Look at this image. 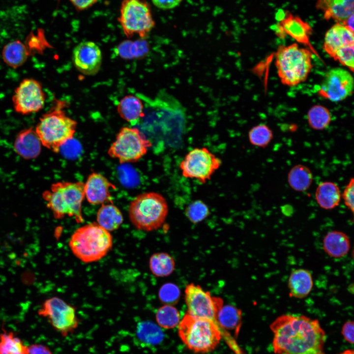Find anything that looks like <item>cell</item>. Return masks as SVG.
Returning a JSON list of instances; mask_svg holds the SVG:
<instances>
[{
	"label": "cell",
	"mask_w": 354,
	"mask_h": 354,
	"mask_svg": "<svg viewBox=\"0 0 354 354\" xmlns=\"http://www.w3.org/2000/svg\"><path fill=\"white\" fill-rule=\"evenodd\" d=\"M116 187L99 173H92L84 183L85 196L91 204L112 203L110 189Z\"/></svg>",
	"instance_id": "17"
},
{
	"label": "cell",
	"mask_w": 354,
	"mask_h": 354,
	"mask_svg": "<svg viewBox=\"0 0 354 354\" xmlns=\"http://www.w3.org/2000/svg\"><path fill=\"white\" fill-rule=\"evenodd\" d=\"M149 51L148 42L143 39L132 42L130 47L132 58L142 57L145 56Z\"/></svg>",
	"instance_id": "39"
},
{
	"label": "cell",
	"mask_w": 354,
	"mask_h": 354,
	"mask_svg": "<svg viewBox=\"0 0 354 354\" xmlns=\"http://www.w3.org/2000/svg\"><path fill=\"white\" fill-rule=\"evenodd\" d=\"M45 98L40 83L33 79L27 78L15 89L12 102L16 112L27 115L41 110Z\"/></svg>",
	"instance_id": "13"
},
{
	"label": "cell",
	"mask_w": 354,
	"mask_h": 354,
	"mask_svg": "<svg viewBox=\"0 0 354 354\" xmlns=\"http://www.w3.org/2000/svg\"><path fill=\"white\" fill-rule=\"evenodd\" d=\"M339 354H354V353L352 350H347Z\"/></svg>",
	"instance_id": "47"
},
{
	"label": "cell",
	"mask_w": 354,
	"mask_h": 354,
	"mask_svg": "<svg viewBox=\"0 0 354 354\" xmlns=\"http://www.w3.org/2000/svg\"><path fill=\"white\" fill-rule=\"evenodd\" d=\"M354 78L345 69L336 67L325 75L318 89L319 94L332 102H339L350 96L353 91Z\"/></svg>",
	"instance_id": "14"
},
{
	"label": "cell",
	"mask_w": 354,
	"mask_h": 354,
	"mask_svg": "<svg viewBox=\"0 0 354 354\" xmlns=\"http://www.w3.org/2000/svg\"><path fill=\"white\" fill-rule=\"evenodd\" d=\"M341 198L343 200L345 205L351 211L352 213L354 212V179L352 177L345 186Z\"/></svg>",
	"instance_id": "38"
},
{
	"label": "cell",
	"mask_w": 354,
	"mask_h": 354,
	"mask_svg": "<svg viewBox=\"0 0 354 354\" xmlns=\"http://www.w3.org/2000/svg\"><path fill=\"white\" fill-rule=\"evenodd\" d=\"M151 146L150 141L138 128L124 127L118 133L108 154L120 163H133L145 155Z\"/></svg>",
	"instance_id": "9"
},
{
	"label": "cell",
	"mask_w": 354,
	"mask_h": 354,
	"mask_svg": "<svg viewBox=\"0 0 354 354\" xmlns=\"http://www.w3.org/2000/svg\"><path fill=\"white\" fill-rule=\"evenodd\" d=\"M28 347L13 332L0 333V354H27Z\"/></svg>",
	"instance_id": "31"
},
{
	"label": "cell",
	"mask_w": 354,
	"mask_h": 354,
	"mask_svg": "<svg viewBox=\"0 0 354 354\" xmlns=\"http://www.w3.org/2000/svg\"><path fill=\"white\" fill-rule=\"evenodd\" d=\"M151 1L157 8L163 10H168L178 6L182 0H151Z\"/></svg>",
	"instance_id": "41"
},
{
	"label": "cell",
	"mask_w": 354,
	"mask_h": 354,
	"mask_svg": "<svg viewBox=\"0 0 354 354\" xmlns=\"http://www.w3.org/2000/svg\"><path fill=\"white\" fill-rule=\"evenodd\" d=\"M65 106L63 101L57 100L39 118L35 129L42 145L56 153L73 139L77 127V122L66 115Z\"/></svg>",
	"instance_id": "2"
},
{
	"label": "cell",
	"mask_w": 354,
	"mask_h": 354,
	"mask_svg": "<svg viewBox=\"0 0 354 354\" xmlns=\"http://www.w3.org/2000/svg\"><path fill=\"white\" fill-rule=\"evenodd\" d=\"M222 161L205 147L190 150L179 164L183 176L202 183L209 180L220 167Z\"/></svg>",
	"instance_id": "10"
},
{
	"label": "cell",
	"mask_w": 354,
	"mask_h": 354,
	"mask_svg": "<svg viewBox=\"0 0 354 354\" xmlns=\"http://www.w3.org/2000/svg\"><path fill=\"white\" fill-rule=\"evenodd\" d=\"M315 198L318 205L325 210L332 209L340 204L341 193L338 185L332 181L320 183L315 191Z\"/></svg>",
	"instance_id": "24"
},
{
	"label": "cell",
	"mask_w": 354,
	"mask_h": 354,
	"mask_svg": "<svg viewBox=\"0 0 354 354\" xmlns=\"http://www.w3.org/2000/svg\"><path fill=\"white\" fill-rule=\"evenodd\" d=\"M30 55L28 46L18 40L7 43L2 51V57L4 62L14 68L23 65Z\"/></svg>",
	"instance_id": "26"
},
{
	"label": "cell",
	"mask_w": 354,
	"mask_h": 354,
	"mask_svg": "<svg viewBox=\"0 0 354 354\" xmlns=\"http://www.w3.org/2000/svg\"><path fill=\"white\" fill-rule=\"evenodd\" d=\"M97 224L107 231L118 229L123 222L121 211L112 204H102L97 213Z\"/></svg>",
	"instance_id": "28"
},
{
	"label": "cell",
	"mask_w": 354,
	"mask_h": 354,
	"mask_svg": "<svg viewBox=\"0 0 354 354\" xmlns=\"http://www.w3.org/2000/svg\"><path fill=\"white\" fill-rule=\"evenodd\" d=\"M352 45H354V32L342 24L337 23L326 32L323 48L333 58L338 50Z\"/></svg>",
	"instance_id": "19"
},
{
	"label": "cell",
	"mask_w": 354,
	"mask_h": 354,
	"mask_svg": "<svg viewBox=\"0 0 354 354\" xmlns=\"http://www.w3.org/2000/svg\"><path fill=\"white\" fill-rule=\"evenodd\" d=\"M313 52L296 43L280 46L275 53V65L281 83L289 87L304 82L312 68Z\"/></svg>",
	"instance_id": "5"
},
{
	"label": "cell",
	"mask_w": 354,
	"mask_h": 354,
	"mask_svg": "<svg viewBox=\"0 0 354 354\" xmlns=\"http://www.w3.org/2000/svg\"><path fill=\"white\" fill-rule=\"evenodd\" d=\"M78 10L87 9L94 5L98 0H69Z\"/></svg>",
	"instance_id": "44"
},
{
	"label": "cell",
	"mask_w": 354,
	"mask_h": 354,
	"mask_svg": "<svg viewBox=\"0 0 354 354\" xmlns=\"http://www.w3.org/2000/svg\"><path fill=\"white\" fill-rule=\"evenodd\" d=\"M313 177L311 170L306 166L297 164L289 171L287 181L290 187L297 192L307 190L313 182Z\"/></svg>",
	"instance_id": "27"
},
{
	"label": "cell",
	"mask_w": 354,
	"mask_h": 354,
	"mask_svg": "<svg viewBox=\"0 0 354 354\" xmlns=\"http://www.w3.org/2000/svg\"><path fill=\"white\" fill-rule=\"evenodd\" d=\"M275 354H325L326 334L318 320L286 314L270 324Z\"/></svg>",
	"instance_id": "1"
},
{
	"label": "cell",
	"mask_w": 354,
	"mask_h": 354,
	"mask_svg": "<svg viewBox=\"0 0 354 354\" xmlns=\"http://www.w3.org/2000/svg\"><path fill=\"white\" fill-rule=\"evenodd\" d=\"M185 300L188 314L213 322L219 327L222 338L225 337V333L216 321L218 312L223 304L221 298L211 296L208 292L205 291L200 286L191 283L185 288Z\"/></svg>",
	"instance_id": "11"
},
{
	"label": "cell",
	"mask_w": 354,
	"mask_h": 354,
	"mask_svg": "<svg viewBox=\"0 0 354 354\" xmlns=\"http://www.w3.org/2000/svg\"><path fill=\"white\" fill-rule=\"evenodd\" d=\"M72 59L76 68L86 75H94L99 70L102 56L94 42L86 41L79 43L73 51Z\"/></svg>",
	"instance_id": "15"
},
{
	"label": "cell",
	"mask_w": 354,
	"mask_h": 354,
	"mask_svg": "<svg viewBox=\"0 0 354 354\" xmlns=\"http://www.w3.org/2000/svg\"><path fill=\"white\" fill-rule=\"evenodd\" d=\"M41 142L32 127L21 131L14 142V149L21 157L27 160L37 157L41 150Z\"/></svg>",
	"instance_id": "18"
},
{
	"label": "cell",
	"mask_w": 354,
	"mask_h": 354,
	"mask_svg": "<svg viewBox=\"0 0 354 354\" xmlns=\"http://www.w3.org/2000/svg\"><path fill=\"white\" fill-rule=\"evenodd\" d=\"M316 7L324 12L326 20L341 23L354 14V0H318Z\"/></svg>",
	"instance_id": "21"
},
{
	"label": "cell",
	"mask_w": 354,
	"mask_h": 354,
	"mask_svg": "<svg viewBox=\"0 0 354 354\" xmlns=\"http://www.w3.org/2000/svg\"><path fill=\"white\" fill-rule=\"evenodd\" d=\"M273 138L272 130L266 124H259L253 127L249 131L248 139L251 145L265 148Z\"/></svg>",
	"instance_id": "33"
},
{
	"label": "cell",
	"mask_w": 354,
	"mask_h": 354,
	"mask_svg": "<svg viewBox=\"0 0 354 354\" xmlns=\"http://www.w3.org/2000/svg\"><path fill=\"white\" fill-rule=\"evenodd\" d=\"M332 58L353 72L354 68V45L338 50Z\"/></svg>",
	"instance_id": "37"
},
{
	"label": "cell",
	"mask_w": 354,
	"mask_h": 354,
	"mask_svg": "<svg viewBox=\"0 0 354 354\" xmlns=\"http://www.w3.org/2000/svg\"><path fill=\"white\" fill-rule=\"evenodd\" d=\"M149 268L151 272L158 277L170 275L175 268L173 258L166 253L159 252L153 254L149 259Z\"/></svg>",
	"instance_id": "30"
},
{
	"label": "cell",
	"mask_w": 354,
	"mask_h": 354,
	"mask_svg": "<svg viewBox=\"0 0 354 354\" xmlns=\"http://www.w3.org/2000/svg\"><path fill=\"white\" fill-rule=\"evenodd\" d=\"M286 11L279 9L276 14L275 18L279 22L282 21L285 17Z\"/></svg>",
	"instance_id": "46"
},
{
	"label": "cell",
	"mask_w": 354,
	"mask_h": 354,
	"mask_svg": "<svg viewBox=\"0 0 354 354\" xmlns=\"http://www.w3.org/2000/svg\"><path fill=\"white\" fill-rule=\"evenodd\" d=\"M136 336L139 341L147 346L157 345L164 338L161 329L150 321H143L138 324Z\"/></svg>",
	"instance_id": "29"
},
{
	"label": "cell",
	"mask_w": 354,
	"mask_h": 354,
	"mask_svg": "<svg viewBox=\"0 0 354 354\" xmlns=\"http://www.w3.org/2000/svg\"><path fill=\"white\" fill-rule=\"evenodd\" d=\"M85 197L84 183L60 181L52 184L44 191L42 198L56 219L73 217L78 223L83 222L82 202Z\"/></svg>",
	"instance_id": "3"
},
{
	"label": "cell",
	"mask_w": 354,
	"mask_h": 354,
	"mask_svg": "<svg viewBox=\"0 0 354 354\" xmlns=\"http://www.w3.org/2000/svg\"><path fill=\"white\" fill-rule=\"evenodd\" d=\"M118 21L128 37L146 38L155 25L149 4L144 0H123Z\"/></svg>",
	"instance_id": "8"
},
{
	"label": "cell",
	"mask_w": 354,
	"mask_h": 354,
	"mask_svg": "<svg viewBox=\"0 0 354 354\" xmlns=\"http://www.w3.org/2000/svg\"><path fill=\"white\" fill-rule=\"evenodd\" d=\"M117 107L120 116L131 125L138 124L144 117V106L138 96H125L119 101Z\"/></svg>",
	"instance_id": "25"
},
{
	"label": "cell",
	"mask_w": 354,
	"mask_h": 354,
	"mask_svg": "<svg viewBox=\"0 0 354 354\" xmlns=\"http://www.w3.org/2000/svg\"><path fill=\"white\" fill-rule=\"evenodd\" d=\"M354 15L353 14L341 23L353 32H354Z\"/></svg>",
	"instance_id": "45"
},
{
	"label": "cell",
	"mask_w": 354,
	"mask_h": 354,
	"mask_svg": "<svg viewBox=\"0 0 354 354\" xmlns=\"http://www.w3.org/2000/svg\"><path fill=\"white\" fill-rule=\"evenodd\" d=\"M324 251L329 256L341 258L349 252L351 243L348 236L344 232L333 230L327 233L323 240Z\"/></svg>",
	"instance_id": "23"
},
{
	"label": "cell",
	"mask_w": 354,
	"mask_h": 354,
	"mask_svg": "<svg viewBox=\"0 0 354 354\" xmlns=\"http://www.w3.org/2000/svg\"><path fill=\"white\" fill-rule=\"evenodd\" d=\"M354 322L348 321L344 323L342 328V334L346 341L353 344L354 340Z\"/></svg>",
	"instance_id": "40"
},
{
	"label": "cell",
	"mask_w": 354,
	"mask_h": 354,
	"mask_svg": "<svg viewBox=\"0 0 354 354\" xmlns=\"http://www.w3.org/2000/svg\"><path fill=\"white\" fill-rule=\"evenodd\" d=\"M331 120L329 111L322 105L313 106L307 113L308 123L314 130H322L325 129L329 126Z\"/></svg>",
	"instance_id": "32"
},
{
	"label": "cell",
	"mask_w": 354,
	"mask_h": 354,
	"mask_svg": "<svg viewBox=\"0 0 354 354\" xmlns=\"http://www.w3.org/2000/svg\"><path fill=\"white\" fill-rule=\"evenodd\" d=\"M128 213L130 221L137 229L151 231L160 228L164 222L168 213V206L162 195L145 192L132 200Z\"/></svg>",
	"instance_id": "6"
},
{
	"label": "cell",
	"mask_w": 354,
	"mask_h": 354,
	"mask_svg": "<svg viewBox=\"0 0 354 354\" xmlns=\"http://www.w3.org/2000/svg\"><path fill=\"white\" fill-rule=\"evenodd\" d=\"M289 295L295 298H303L311 292L313 280L311 272L304 268L292 271L288 282Z\"/></svg>",
	"instance_id": "22"
},
{
	"label": "cell",
	"mask_w": 354,
	"mask_h": 354,
	"mask_svg": "<svg viewBox=\"0 0 354 354\" xmlns=\"http://www.w3.org/2000/svg\"><path fill=\"white\" fill-rule=\"evenodd\" d=\"M271 29L280 38H284L286 35H288L298 43L309 47L313 53H316L310 42L312 28L300 17L286 11L285 18L272 26Z\"/></svg>",
	"instance_id": "16"
},
{
	"label": "cell",
	"mask_w": 354,
	"mask_h": 354,
	"mask_svg": "<svg viewBox=\"0 0 354 354\" xmlns=\"http://www.w3.org/2000/svg\"><path fill=\"white\" fill-rule=\"evenodd\" d=\"M216 321L228 340L233 341L230 332H233L235 337L238 334L242 323L241 311L232 305L222 306L218 312Z\"/></svg>",
	"instance_id": "20"
},
{
	"label": "cell",
	"mask_w": 354,
	"mask_h": 354,
	"mask_svg": "<svg viewBox=\"0 0 354 354\" xmlns=\"http://www.w3.org/2000/svg\"><path fill=\"white\" fill-rule=\"evenodd\" d=\"M180 320L177 310L172 305H165L160 307L156 314V320L158 325L165 328L176 326Z\"/></svg>",
	"instance_id": "34"
},
{
	"label": "cell",
	"mask_w": 354,
	"mask_h": 354,
	"mask_svg": "<svg viewBox=\"0 0 354 354\" xmlns=\"http://www.w3.org/2000/svg\"><path fill=\"white\" fill-rule=\"evenodd\" d=\"M38 313L39 316L47 318L52 326L62 336L73 332L79 324L75 308L58 297L46 300Z\"/></svg>",
	"instance_id": "12"
},
{
	"label": "cell",
	"mask_w": 354,
	"mask_h": 354,
	"mask_svg": "<svg viewBox=\"0 0 354 354\" xmlns=\"http://www.w3.org/2000/svg\"><path fill=\"white\" fill-rule=\"evenodd\" d=\"M112 245L111 234L95 222L78 228L69 241L73 254L87 263L101 259L110 251Z\"/></svg>",
	"instance_id": "4"
},
{
	"label": "cell",
	"mask_w": 354,
	"mask_h": 354,
	"mask_svg": "<svg viewBox=\"0 0 354 354\" xmlns=\"http://www.w3.org/2000/svg\"><path fill=\"white\" fill-rule=\"evenodd\" d=\"M131 43L132 41L129 40H126L121 43L117 48L118 55L124 59H132L130 51Z\"/></svg>",
	"instance_id": "42"
},
{
	"label": "cell",
	"mask_w": 354,
	"mask_h": 354,
	"mask_svg": "<svg viewBox=\"0 0 354 354\" xmlns=\"http://www.w3.org/2000/svg\"><path fill=\"white\" fill-rule=\"evenodd\" d=\"M185 215L193 223H199L206 219L209 214L207 206L201 200H195L186 208Z\"/></svg>",
	"instance_id": "35"
},
{
	"label": "cell",
	"mask_w": 354,
	"mask_h": 354,
	"mask_svg": "<svg viewBox=\"0 0 354 354\" xmlns=\"http://www.w3.org/2000/svg\"><path fill=\"white\" fill-rule=\"evenodd\" d=\"M178 334L186 347L197 353L211 351L222 338L220 330L213 322L187 313L178 325Z\"/></svg>",
	"instance_id": "7"
},
{
	"label": "cell",
	"mask_w": 354,
	"mask_h": 354,
	"mask_svg": "<svg viewBox=\"0 0 354 354\" xmlns=\"http://www.w3.org/2000/svg\"><path fill=\"white\" fill-rule=\"evenodd\" d=\"M180 295V290L175 284L168 283L160 288L158 296L160 300L165 305H173L177 303Z\"/></svg>",
	"instance_id": "36"
},
{
	"label": "cell",
	"mask_w": 354,
	"mask_h": 354,
	"mask_svg": "<svg viewBox=\"0 0 354 354\" xmlns=\"http://www.w3.org/2000/svg\"><path fill=\"white\" fill-rule=\"evenodd\" d=\"M27 354H52L50 349L42 344H34L28 347Z\"/></svg>",
	"instance_id": "43"
}]
</instances>
